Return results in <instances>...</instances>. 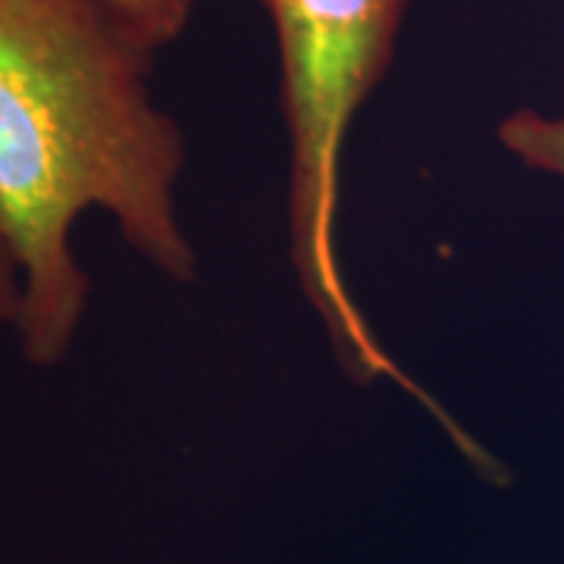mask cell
<instances>
[{"label":"cell","instance_id":"obj_1","mask_svg":"<svg viewBox=\"0 0 564 564\" xmlns=\"http://www.w3.org/2000/svg\"><path fill=\"white\" fill-rule=\"evenodd\" d=\"M154 57L107 0H0V226L20 261L13 336L32 367H61L79 343L85 214L110 217L166 280H198L180 207L185 135L154 95Z\"/></svg>","mask_w":564,"mask_h":564},{"label":"cell","instance_id":"obj_2","mask_svg":"<svg viewBox=\"0 0 564 564\" xmlns=\"http://www.w3.org/2000/svg\"><path fill=\"white\" fill-rule=\"evenodd\" d=\"M280 57L289 139V258L304 302L355 383H395L443 430L455 426L386 351L339 251L345 151L364 104L392 66L411 0H258Z\"/></svg>","mask_w":564,"mask_h":564},{"label":"cell","instance_id":"obj_5","mask_svg":"<svg viewBox=\"0 0 564 564\" xmlns=\"http://www.w3.org/2000/svg\"><path fill=\"white\" fill-rule=\"evenodd\" d=\"M22 311V273L17 251L0 226V329L13 333Z\"/></svg>","mask_w":564,"mask_h":564},{"label":"cell","instance_id":"obj_3","mask_svg":"<svg viewBox=\"0 0 564 564\" xmlns=\"http://www.w3.org/2000/svg\"><path fill=\"white\" fill-rule=\"evenodd\" d=\"M499 141L518 161L564 182V113H540V110H514L499 126Z\"/></svg>","mask_w":564,"mask_h":564},{"label":"cell","instance_id":"obj_4","mask_svg":"<svg viewBox=\"0 0 564 564\" xmlns=\"http://www.w3.org/2000/svg\"><path fill=\"white\" fill-rule=\"evenodd\" d=\"M154 51L170 47L195 20L198 0H107Z\"/></svg>","mask_w":564,"mask_h":564}]
</instances>
